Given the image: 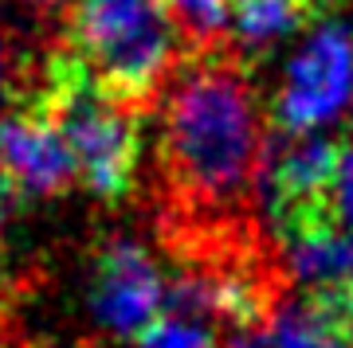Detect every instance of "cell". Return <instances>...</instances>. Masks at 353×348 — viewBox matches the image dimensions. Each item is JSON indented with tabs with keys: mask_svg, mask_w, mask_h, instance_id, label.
<instances>
[{
	"mask_svg": "<svg viewBox=\"0 0 353 348\" xmlns=\"http://www.w3.org/2000/svg\"><path fill=\"white\" fill-rule=\"evenodd\" d=\"M157 168L185 212H220L259 173V110L243 67L224 51H189L161 90Z\"/></svg>",
	"mask_w": 353,
	"mask_h": 348,
	"instance_id": "cell-1",
	"label": "cell"
},
{
	"mask_svg": "<svg viewBox=\"0 0 353 348\" xmlns=\"http://www.w3.org/2000/svg\"><path fill=\"white\" fill-rule=\"evenodd\" d=\"M55 43L67 47L106 98L150 110L185 59L165 0H75L55 20Z\"/></svg>",
	"mask_w": 353,
	"mask_h": 348,
	"instance_id": "cell-2",
	"label": "cell"
},
{
	"mask_svg": "<svg viewBox=\"0 0 353 348\" xmlns=\"http://www.w3.org/2000/svg\"><path fill=\"white\" fill-rule=\"evenodd\" d=\"M75 157L79 184L102 204H122L134 192L141 161V113L106 98L83 63L51 36L43 83L36 98Z\"/></svg>",
	"mask_w": 353,
	"mask_h": 348,
	"instance_id": "cell-3",
	"label": "cell"
},
{
	"mask_svg": "<svg viewBox=\"0 0 353 348\" xmlns=\"http://www.w3.org/2000/svg\"><path fill=\"white\" fill-rule=\"evenodd\" d=\"M353 102V32L322 24L287 63V75L271 102L275 129L287 137H310L330 125Z\"/></svg>",
	"mask_w": 353,
	"mask_h": 348,
	"instance_id": "cell-4",
	"label": "cell"
},
{
	"mask_svg": "<svg viewBox=\"0 0 353 348\" xmlns=\"http://www.w3.org/2000/svg\"><path fill=\"white\" fill-rule=\"evenodd\" d=\"M169 278L150 247L130 235H110L90 266V313L102 333L134 340L165 313Z\"/></svg>",
	"mask_w": 353,
	"mask_h": 348,
	"instance_id": "cell-5",
	"label": "cell"
},
{
	"mask_svg": "<svg viewBox=\"0 0 353 348\" xmlns=\"http://www.w3.org/2000/svg\"><path fill=\"white\" fill-rule=\"evenodd\" d=\"M0 176L8 180L16 204H48L79 184L75 157L39 102L0 113Z\"/></svg>",
	"mask_w": 353,
	"mask_h": 348,
	"instance_id": "cell-6",
	"label": "cell"
},
{
	"mask_svg": "<svg viewBox=\"0 0 353 348\" xmlns=\"http://www.w3.org/2000/svg\"><path fill=\"white\" fill-rule=\"evenodd\" d=\"M341 145L326 137H283L259 161V196L275 231L322 212Z\"/></svg>",
	"mask_w": 353,
	"mask_h": 348,
	"instance_id": "cell-7",
	"label": "cell"
},
{
	"mask_svg": "<svg viewBox=\"0 0 353 348\" xmlns=\"http://www.w3.org/2000/svg\"><path fill=\"white\" fill-rule=\"evenodd\" d=\"M228 348H353V336L330 309V301L314 294L310 301L283 305L263 321L236 329Z\"/></svg>",
	"mask_w": 353,
	"mask_h": 348,
	"instance_id": "cell-8",
	"label": "cell"
},
{
	"mask_svg": "<svg viewBox=\"0 0 353 348\" xmlns=\"http://www.w3.org/2000/svg\"><path fill=\"white\" fill-rule=\"evenodd\" d=\"M51 39L36 43L16 16L0 8V113L20 110L36 98L43 83V59H48Z\"/></svg>",
	"mask_w": 353,
	"mask_h": 348,
	"instance_id": "cell-9",
	"label": "cell"
},
{
	"mask_svg": "<svg viewBox=\"0 0 353 348\" xmlns=\"http://www.w3.org/2000/svg\"><path fill=\"white\" fill-rule=\"evenodd\" d=\"M303 0H240L232 16V39L243 55H263L287 36H294L306 20Z\"/></svg>",
	"mask_w": 353,
	"mask_h": 348,
	"instance_id": "cell-10",
	"label": "cell"
},
{
	"mask_svg": "<svg viewBox=\"0 0 353 348\" xmlns=\"http://www.w3.org/2000/svg\"><path fill=\"white\" fill-rule=\"evenodd\" d=\"M165 8L173 16L181 39L189 43V51H216L232 24L228 0H165Z\"/></svg>",
	"mask_w": 353,
	"mask_h": 348,
	"instance_id": "cell-11",
	"label": "cell"
},
{
	"mask_svg": "<svg viewBox=\"0 0 353 348\" xmlns=\"http://www.w3.org/2000/svg\"><path fill=\"white\" fill-rule=\"evenodd\" d=\"M138 348H220V336L212 321L165 305L161 317L138 336Z\"/></svg>",
	"mask_w": 353,
	"mask_h": 348,
	"instance_id": "cell-12",
	"label": "cell"
},
{
	"mask_svg": "<svg viewBox=\"0 0 353 348\" xmlns=\"http://www.w3.org/2000/svg\"><path fill=\"white\" fill-rule=\"evenodd\" d=\"M322 212H326L330 224L341 227V231L353 239V145L341 149L334 180H330V192H326V199H322Z\"/></svg>",
	"mask_w": 353,
	"mask_h": 348,
	"instance_id": "cell-13",
	"label": "cell"
},
{
	"mask_svg": "<svg viewBox=\"0 0 353 348\" xmlns=\"http://www.w3.org/2000/svg\"><path fill=\"white\" fill-rule=\"evenodd\" d=\"M318 298H326V301H330V309L338 313V321L345 325V333L353 336V286L334 290V294H318Z\"/></svg>",
	"mask_w": 353,
	"mask_h": 348,
	"instance_id": "cell-14",
	"label": "cell"
},
{
	"mask_svg": "<svg viewBox=\"0 0 353 348\" xmlns=\"http://www.w3.org/2000/svg\"><path fill=\"white\" fill-rule=\"evenodd\" d=\"M32 16H39V20H59V16L75 4V0H20Z\"/></svg>",
	"mask_w": 353,
	"mask_h": 348,
	"instance_id": "cell-15",
	"label": "cell"
},
{
	"mask_svg": "<svg viewBox=\"0 0 353 348\" xmlns=\"http://www.w3.org/2000/svg\"><path fill=\"white\" fill-rule=\"evenodd\" d=\"M12 208H16V196H12V188H8V180L0 176V243H4V227H8Z\"/></svg>",
	"mask_w": 353,
	"mask_h": 348,
	"instance_id": "cell-16",
	"label": "cell"
},
{
	"mask_svg": "<svg viewBox=\"0 0 353 348\" xmlns=\"http://www.w3.org/2000/svg\"><path fill=\"white\" fill-rule=\"evenodd\" d=\"M334 4H341V0H303L306 12H322V8H334Z\"/></svg>",
	"mask_w": 353,
	"mask_h": 348,
	"instance_id": "cell-17",
	"label": "cell"
},
{
	"mask_svg": "<svg viewBox=\"0 0 353 348\" xmlns=\"http://www.w3.org/2000/svg\"><path fill=\"white\" fill-rule=\"evenodd\" d=\"M236 4H240V0H236Z\"/></svg>",
	"mask_w": 353,
	"mask_h": 348,
	"instance_id": "cell-18",
	"label": "cell"
}]
</instances>
